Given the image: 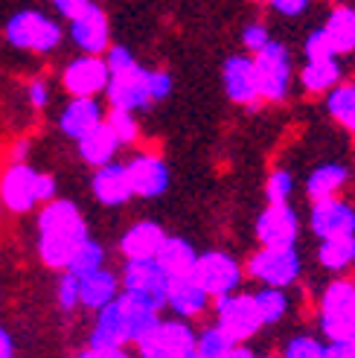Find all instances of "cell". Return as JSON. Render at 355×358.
<instances>
[{
    "label": "cell",
    "instance_id": "obj_1",
    "mask_svg": "<svg viewBox=\"0 0 355 358\" xmlns=\"http://www.w3.org/2000/svg\"><path fill=\"white\" fill-rule=\"evenodd\" d=\"M41 207L44 210H38V219H35V250L47 268L64 271L73 250L91 236V230L76 201L56 195Z\"/></svg>",
    "mask_w": 355,
    "mask_h": 358
},
{
    "label": "cell",
    "instance_id": "obj_2",
    "mask_svg": "<svg viewBox=\"0 0 355 358\" xmlns=\"http://www.w3.org/2000/svg\"><path fill=\"white\" fill-rule=\"evenodd\" d=\"M355 317V280H332L321 297V332L326 335V358L349 355V329Z\"/></svg>",
    "mask_w": 355,
    "mask_h": 358
},
{
    "label": "cell",
    "instance_id": "obj_3",
    "mask_svg": "<svg viewBox=\"0 0 355 358\" xmlns=\"http://www.w3.org/2000/svg\"><path fill=\"white\" fill-rule=\"evenodd\" d=\"M3 38L9 47L21 52H35V56H50L64 41V29L52 15L41 9H17L6 17Z\"/></svg>",
    "mask_w": 355,
    "mask_h": 358
},
{
    "label": "cell",
    "instance_id": "obj_4",
    "mask_svg": "<svg viewBox=\"0 0 355 358\" xmlns=\"http://www.w3.org/2000/svg\"><path fill=\"white\" fill-rule=\"evenodd\" d=\"M134 347L143 358H195V329L184 317H157Z\"/></svg>",
    "mask_w": 355,
    "mask_h": 358
},
{
    "label": "cell",
    "instance_id": "obj_5",
    "mask_svg": "<svg viewBox=\"0 0 355 358\" xmlns=\"http://www.w3.org/2000/svg\"><path fill=\"white\" fill-rule=\"evenodd\" d=\"M254 64H256L259 99H265V102L289 99V87H291V52H289V47L271 38L259 52H254Z\"/></svg>",
    "mask_w": 355,
    "mask_h": 358
},
{
    "label": "cell",
    "instance_id": "obj_6",
    "mask_svg": "<svg viewBox=\"0 0 355 358\" xmlns=\"http://www.w3.org/2000/svg\"><path fill=\"white\" fill-rule=\"evenodd\" d=\"M303 271V259L297 254V245L291 248H259L256 254L247 259V274L259 285H277V289H289L300 280Z\"/></svg>",
    "mask_w": 355,
    "mask_h": 358
},
{
    "label": "cell",
    "instance_id": "obj_7",
    "mask_svg": "<svg viewBox=\"0 0 355 358\" xmlns=\"http://www.w3.org/2000/svg\"><path fill=\"white\" fill-rule=\"evenodd\" d=\"M212 300H216V324L230 338H233L236 344L251 341V338L262 329V317H259L254 294L236 289V292L222 294V297H212Z\"/></svg>",
    "mask_w": 355,
    "mask_h": 358
},
{
    "label": "cell",
    "instance_id": "obj_8",
    "mask_svg": "<svg viewBox=\"0 0 355 358\" xmlns=\"http://www.w3.org/2000/svg\"><path fill=\"white\" fill-rule=\"evenodd\" d=\"M129 347V329L122 320V309L117 297L111 303H105L102 309H96V324L87 335V358H122Z\"/></svg>",
    "mask_w": 355,
    "mask_h": 358
},
{
    "label": "cell",
    "instance_id": "obj_9",
    "mask_svg": "<svg viewBox=\"0 0 355 358\" xmlns=\"http://www.w3.org/2000/svg\"><path fill=\"white\" fill-rule=\"evenodd\" d=\"M122 292H131L137 297L149 300L154 309H166V292H169V274L157 265L154 257L126 259L119 271Z\"/></svg>",
    "mask_w": 355,
    "mask_h": 358
},
{
    "label": "cell",
    "instance_id": "obj_10",
    "mask_svg": "<svg viewBox=\"0 0 355 358\" xmlns=\"http://www.w3.org/2000/svg\"><path fill=\"white\" fill-rule=\"evenodd\" d=\"M192 277L212 300V297H222V294H230L239 289L242 265L236 262V257H230L227 250H207V254H198V259H195Z\"/></svg>",
    "mask_w": 355,
    "mask_h": 358
},
{
    "label": "cell",
    "instance_id": "obj_11",
    "mask_svg": "<svg viewBox=\"0 0 355 358\" xmlns=\"http://www.w3.org/2000/svg\"><path fill=\"white\" fill-rule=\"evenodd\" d=\"M35 175L38 169L29 166V160H9V166L0 172V204L12 216H27L38 207L35 199Z\"/></svg>",
    "mask_w": 355,
    "mask_h": 358
},
{
    "label": "cell",
    "instance_id": "obj_12",
    "mask_svg": "<svg viewBox=\"0 0 355 358\" xmlns=\"http://www.w3.org/2000/svg\"><path fill=\"white\" fill-rule=\"evenodd\" d=\"M102 94H105L108 108H122L131 114L149 108L152 96H149V85H146V67L134 62L131 67L119 70V73H111Z\"/></svg>",
    "mask_w": 355,
    "mask_h": 358
},
{
    "label": "cell",
    "instance_id": "obj_13",
    "mask_svg": "<svg viewBox=\"0 0 355 358\" xmlns=\"http://www.w3.org/2000/svg\"><path fill=\"white\" fill-rule=\"evenodd\" d=\"M108 64L96 52H82L61 70V87L70 96H99L108 85Z\"/></svg>",
    "mask_w": 355,
    "mask_h": 358
},
{
    "label": "cell",
    "instance_id": "obj_14",
    "mask_svg": "<svg viewBox=\"0 0 355 358\" xmlns=\"http://www.w3.org/2000/svg\"><path fill=\"white\" fill-rule=\"evenodd\" d=\"M67 32H70V41L79 47V52H96L102 56L105 47L111 44V24H108V15L99 3H87L79 15H73L67 21Z\"/></svg>",
    "mask_w": 355,
    "mask_h": 358
},
{
    "label": "cell",
    "instance_id": "obj_15",
    "mask_svg": "<svg viewBox=\"0 0 355 358\" xmlns=\"http://www.w3.org/2000/svg\"><path fill=\"white\" fill-rule=\"evenodd\" d=\"M256 239L265 248H291L300 239V216L289 201L268 204L256 219Z\"/></svg>",
    "mask_w": 355,
    "mask_h": 358
},
{
    "label": "cell",
    "instance_id": "obj_16",
    "mask_svg": "<svg viewBox=\"0 0 355 358\" xmlns=\"http://www.w3.org/2000/svg\"><path fill=\"white\" fill-rule=\"evenodd\" d=\"M126 172L131 181V192L137 199H161L169 189V166L161 155L154 152H140L126 160Z\"/></svg>",
    "mask_w": 355,
    "mask_h": 358
},
{
    "label": "cell",
    "instance_id": "obj_17",
    "mask_svg": "<svg viewBox=\"0 0 355 358\" xmlns=\"http://www.w3.org/2000/svg\"><path fill=\"white\" fill-rule=\"evenodd\" d=\"M309 227L314 236H347L355 234V207L338 195H329V199H317L312 201V213H309Z\"/></svg>",
    "mask_w": 355,
    "mask_h": 358
},
{
    "label": "cell",
    "instance_id": "obj_18",
    "mask_svg": "<svg viewBox=\"0 0 355 358\" xmlns=\"http://www.w3.org/2000/svg\"><path fill=\"white\" fill-rule=\"evenodd\" d=\"M91 192L102 207H122L134 199L131 192V181L126 164H117V157L108 160L102 166H94V178H91Z\"/></svg>",
    "mask_w": 355,
    "mask_h": 358
},
{
    "label": "cell",
    "instance_id": "obj_19",
    "mask_svg": "<svg viewBox=\"0 0 355 358\" xmlns=\"http://www.w3.org/2000/svg\"><path fill=\"white\" fill-rule=\"evenodd\" d=\"M224 91L230 102L236 105H254L259 102V82H256V64L251 56H230L222 70Z\"/></svg>",
    "mask_w": 355,
    "mask_h": 358
},
{
    "label": "cell",
    "instance_id": "obj_20",
    "mask_svg": "<svg viewBox=\"0 0 355 358\" xmlns=\"http://www.w3.org/2000/svg\"><path fill=\"white\" fill-rule=\"evenodd\" d=\"M105 120V108L96 96H70L59 114V131L67 140H79Z\"/></svg>",
    "mask_w": 355,
    "mask_h": 358
},
{
    "label": "cell",
    "instance_id": "obj_21",
    "mask_svg": "<svg viewBox=\"0 0 355 358\" xmlns=\"http://www.w3.org/2000/svg\"><path fill=\"white\" fill-rule=\"evenodd\" d=\"M210 306V294L201 289L195 277H172L169 280V292H166V309H172L175 317L192 320L204 315Z\"/></svg>",
    "mask_w": 355,
    "mask_h": 358
},
{
    "label": "cell",
    "instance_id": "obj_22",
    "mask_svg": "<svg viewBox=\"0 0 355 358\" xmlns=\"http://www.w3.org/2000/svg\"><path fill=\"white\" fill-rule=\"evenodd\" d=\"M119 274H114L111 268H96V271L79 277V306L87 312L102 309L105 303H111L119 294Z\"/></svg>",
    "mask_w": 355,
    "mask_h": 358
},
{
    "label": "cell",
    "instance_id": "obj_23",
    "mask_svg": "<svg viewBox=\"0 0 355 358\" xmlns=\"http://www.w3.org/2000/svg\"><path fill=\"white\" fill-rule=\"evenodd\" d=\"M166 236V230L157 222H134L119 239V254L122 259H140V257H154Z\"/></svg>",
    "mask_w": 355,
    "mask_h": 358
},
{
    "label": "cell",
    "instance_id": "obj_24",
    "mask_svg": "<svg viewBox=\"0 0 355 358\" xmlns=\"http://www.w3.org/2000/svg\"><path fill=\"white\" fill-rule=\"evenodd\" d=\"M76 149H79V157L94 169V166H102V164H108V160L117 157V152H119V140H117L114 131L108 129V122L102 120L96 129H91L85 137L76 140Z\"/></svg>",
    "mask_w": 355,
    "mask_h": 358
},
{
    "label": "cell",
    "instance_id": "obj_25",
    "mask_svg": "<svg viewBox=\"0 0 355 358\" xmlns=\"http://www.w3.org/2000/svg\"><path fill=\"white\" fill-rule=\"evenodd\" d=\"M154 259H157V265H161L164 271L169 274V280H172V277H189L198 254H195L192 242H187L184 236H169L166 234L161 248H157Z\"/></svg>",
    "mask_w": 355,
    "mask_h": 358
},
{
    "label": "cell",
    "instance_id": "obj_26",
    "mask_svg": "<svg viewBox=\"0 0 355 358\" xmlns=\"http://www.w3.org/2000/svg\"><path fill=\"white\" fill-rule=\"evenodd\" d=\"M347 184H349V166L341 164V160H329V164H321L309 172L306 195H309V201L329 199V195H338Z\"/></svg>",
    "mask_w": 355,
    "mask_h": 358
},
{
    "label": "cell",
    "instance_id": "obj_27",
    "mask_svg": "<svg viewBox=\"0 0 355 358\" xmlns=\"http://www.w3.org/2000/svg\"><path fill=\"white\" fill-rule=\"evenodd\" d=\"M317 262H321L329 274H344L355 265V234L347 236H326L317 248Z\"/></svg>",
    "mask_w": 355,
    "mask_h": 358
},
{
    "label": "cell",
    "instance_id": "obj_28",
    "mask_svg": "<svg viewBox=\"0 0 355 358\" xmlns=\"http://www.w3.org/2000/svg\"><path fill=\"white\" fill-rule=\"evenodd\" d=\"M300 82L309 94H326L329 87L341 82V62L338 56L329 59H306V67L300 70Z\"/></svg>",
    "mask_w": 355,
    "mask_h": 358
},
{
    "label": "cell",
    "instance_id": "obj_29",
    "mask_svg": "<svg viewBox=\"0 0 355 358\" xmlns=\"http://www.w3.org/2000/svg\"><path fill=\"white\" fill-rule=\"evenodd\" d=\"M324 32L329 35V41L338 56L355 50V9L352 6H335L324 24Z\"/></svg>",
    "mask_w": 355,
    "mask_h": 358
},
{
    "label": "cell",
    "instance_id": "obj_30",
    "mask_svg": "<svg viewBox=\"0 0 355 358\" xmlns=\"http://www.w3.org/2000/svg\"><path fill=\"white\" fill-rule=\"evenodd\" d=\"M256 309L262 317V327H274L291 309V297L286 294V289H277V285H259V292H254Z\"/></svg>",
    "mask_w": 355,
    "mask_h": 358
},
{
    "label": "cell",
    "instance_id": "obj_31",
    "mask_svg": "<svg viewBox=\"0 0 355 358\" xmlns=\"http://www.w3.org/2000/svg\"><path fill=\"white\" fill-rule=\"evenodd\" d=\"M326 111L338 120L344 129L355 134V85H335L326 91Z\"/></svg>",
    "mask_w": 355,
    "mask_h": 358
},
{
    "label": "cell",
    "instance_id": "obj_32",
    "mask_svg": "<svg viewBox=\"0 0 355 358\" xmlns=\"http://www.w3.org/2000/svg\"><path fill=\"white\" fill-rule=\"evenodd\" d=\"M233 338H230L219 324L207 327L195 335V358H230V350H233Z\"/></svg>",
    "mask_w": 355,
    "mask_h": 358
},
{
    "label": "cell",
    "instance_id": "obj_33",
    "mask_svg": "<svg viewBox=\"0 0 355 358\" xmlns=\"http://www.w3.org/2000/svg\"><path fill=\"white\" fill-rule=\"evenodd\" d=\"M102 265H105V248H102V242H96L94 236H87V239L73 250V257H70V262H67L64 271L76 274V277H85V274L96 271V268H102Z\"/></svg>",
    "mask_w": 355,
    "mask_h": 358
},
{
    "label": "cell",
    "instance_id": "obj_34",
    "mask_svg": "<svg viewBox=\"0 0 355 358\" xmlns=\"http://www.w3.org/2000/svg\"><path fill=\"white\" fill-rule=\"evenodd\" d=\"M105 122H108V129H111L114 137L119 140V146H134V143H137L140 125H137V117H134L131 111L111 108V111H105Z\"/></svg>",
    "mask_w": 355,
    "mask_h": 358
},
{
    "label": "cell",
    "instance_id": "obj_35",
    "mask_svg": "<svg viewBox=\"0 0 355 358\" xmlns=\"http://www.w3.org/2000/svg\"><path fill=\"white\" fill-rule=\"evenodd\" d=\"M282 355L286 358H326V341L314 335H294L282 344Z\"/></svg>",
    "mask_w": 355,
    "mask_h": 358
},
{
    "label": "cell",
    "instance_id": "obj_36",
    "mask_svg": "<svg viewBox=\"0 0 355 358\" xmlns=\"http://www.w3.org/2000/svg\"><path fill=\"white\" fill-rule=\"evenodd\" d=\"M294 192V175L289 169H274L265 181V199L268 204H280V201H289Z\"/></svg>",
    "mask_w": 355,
    "mask_h": 358
},
{
    "label": "cell",
    "instance_id": "obj_37",
    "mask_svg": "<svg viewBox=\"0 0 355 358\" xmlns=\"http://www.w3.org/2000/svg\"><path fill=\"white\" fill-rule=\"evenodd\" d=\"M56 303L64 315L79 309V277L76 274H70V271L61 274V280L56 285Z\"/></svg>",
    "mask_w": 355,
    "mask_h": 358
},
{
    "label": "cell",
    "instance_id": "obj_38",
    "mask_svg": "<svg viewBox=\"0 0 355 358\" xmlns=\"http://www.w3.org/2000/svg\"><path fill=\"white\" fill-rule=\"evenodd\" d=\"M146 85H149L152 102H164L175 91V79H172V73H166V70H149L146 67Z\"/></svg>",
    "mask_w": 355,
    "mask_h": 358
},
{
    "label": "cell",
    "instance_id": "obj_39",
    "mask_svg": "<svg viewBox=\"0 0 355 358\" xmlns=\"http://www.w3.org/2000/svg\"><path fill=\"white\" fill-rule=\"evenodd\" d=\"M303 52H306V59H329V56H338V52H335V47H332V41H329V35L324 32V27H321V29H312V32L306 35Z\"/></svg>",
    "mask_w": 355,
    "mask_h": 358
},
{
    "label": "cell",
    "instance_id": "obj_40",
    "mask_svg": "<svg viewBox=\"0 0 355 358\" xmlns=\"http://www.w3.org/2000/svg\"><path fill=\"white\" fill-rule=\"evenodd\" d=\"M102 59H105V64H108V73H119V70H126L137 62L134 52L129 47H122V44H108L102 52Z\"/></svg>",
    "mask_w": 355,
    "mask_h": 358
},
{
    "label": "cell",
    "instance_id": "obj_41",
    "mask_svg": "<svg viewBox=\"0 0 355 358\" xmlns=\"http://www.w3.org/2000/svg\"><path fill=\"white\" fill-rule=\"evenodd\" d=\"M50 99H52V87H50V82H47L44 76L32 79V82L27 85V102L32 105L35 111H44L47 105H50Z\"/></svg>",
    "mask_w": 355,
    "mask_h": 358
},
{
    "label": "cell",
    "instance_id": "obj_42",
    "mask_svg": "<svg viewBox=\"0 0 355 358\" xmlns=\"http://www.w3.org/2000/svg\"><path fill=\"white\" fill-rule=\"evenodd\" d=\"M271 41V32H268V27L265 24H259V21H254V24H247L245 29H242V44L251 50V52H259L265 44Z\"/></svg>",
    "mask_w": 355,
    "mask_h": 358
},
{
    "label": "cell",
    "instance_id": "obj_43",
    "mask_svg": "<svg viewBox=\"0 0 355 358\" xmlns=\"http://www.w3.org/2000/svg\"><path fill=\"white\" fill-rule=\"evenodd\" d=\"M56 195H59L56 175H50V172H38V175H35V199H38V204H47L50 199H56Z\"/></svg>",
    "mask_w": 355,
    "mask_h": 358
},
{
    "label": "cell",
    "instance_id": "obj_44",
    "mask_svg": "<svg viewBox=\"0 0 355 358\" xmlns=\"http://www.w3.org/2000/svg\"><path fill=\"white\" fill-rule=\"evenodd\" d=\"M91 0H50V6L56 9V15L59 17H64V21H70L73 15H79Z\"/></svg>",
    "mask_w": 355,
    "mask_h": 358
},
{
    "label": "cell",
    "instance_id": "obj_45",
    "mask_svg": "<svg viewBox=\"0 0 355 358\" xmlns=\"http://www.w3.org/2000/svg\"><path fill=\"white\" fill-rule=\"evenodd\" d=\"M312 0H271L268 6H274L280 15H286V17H297V15H303L309 9Z\"/></svg>",
    "mask_w": 355,
    "mask_h": 358
},
{
    "label": "cell",
    "instance_id": "obj_46",
    "mask_svg": "<svg viewBox=\"0 0 355 358\" xmlns=\"http://www.w3.org/2000/svg\"><path fill=\"white\" fill-rule=\"evenodd\" d=\"M12 355H15V338L3 324H0V358H12Z\"/></svg>",
    "mask_w": 355,
    "mask_h": 358
},
{
    "label": "cell",
    "instance_id": "obj_47",
    "mask_svg": "<svg viewBox=\"0 0 355 358\" xmlns=\"http://www.w3.org/2000/svg\"><path fill=\"white\" fill-rule=\"evenodd\" d=\"M29 146H32V143H29L27 137H24V140H17V143H15V149H12V160H27Z\"/></svg>",
    "mask_w": 355,
    "mask_h": 358
},
{
    "label": "cell",
    "instance_id": "obj_48",
    "mask_svg": "<svg viewBox=\"0 0 355 358\" xmlns=\"http://www.w3.org/2000/svg\"><path fill=\"white\" fill-rule=\"evenodd\" d=\"M347 347H349V355L355 358V317H352V329H349V341H347Z\"/></svg>",
    "mask_w": 355,
    "mask_h": 358
},
{
    "label": "cell",
    "instance_id": "obj_49",
    "mask_svg": "<svg viewBox=\"0 0 355 358\" xmlns=\"http://www.w3.org/2000/svg\"><path fill=\"white\" fill-rule=\"evenodd\" d=\"M259 3H271V0H259Z\"/></svg>",
    "mask_w": 355,
    "mask_h": 358
}]
</instances>
